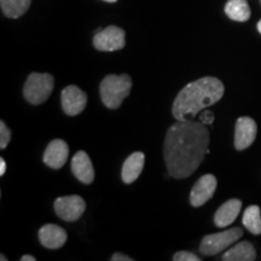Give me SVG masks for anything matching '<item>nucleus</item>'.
<instances>
[{
  "mask_svg": "<svg viewBox=\"0 0 261 261\" xmlns=\"http://www.w3.org/2000/svg\"><path fill=\"white\" fill-rule=\"evenodd\" d=\"M242 236L243 230L241 227H232L223 231V232L207 234L202 238L200 252L207 256L217 255V254L232 246L233 243H236Z\"/></svg>",
  "mask_w": 261,
  "mask_h": 261,
  "instance_id": "5",
  "label": "nucleus"
},
{
  "mask_svg": "<svg viewBox=\"0 0 261 261\" xmlns=\"http://www.w3.org/2000/svg\"><path fill=\"white\" fill-rule=\"evenodd\" d=\"M257 135V126L252 117L243 116L236 121L234 128V148L242 151L253 144Z\"/></svg>",
  "mask_w": 261,
  "mask_h": 261,
  "instance_id": "9",
  "label": "nucleus"
},
{
  "mask_svg": "<svg viewBox=\"0 0 261 261\" xmlns=\"http://www.w3.org/2000/svg\"><path fill=\"white\" fill-rule=\"evenodd\" d=\"M104 2H107V3H115V2H117V0H104Z\"/></svg>",
  "mask_w": 261,
  "mask_h": 261,
  "instance_id": "28",
  "label": "nucleus"
},
{
  "mask_svg": "<svg viewBox=\"0 0 261 261\" xmlns=\"http://www.w3.org/2000/svg\"><path fill=\"white\" fill-rule=\"evenodd\" d=\"M144 162H145V156L143 152L136 151L132 155H129L126 159V161L123 162L122 171H121V178L123 182L126 184H132L133 181H136L140 173L143 172L144 168Z\"/></svg>",
  "mask_w": 261,
  "mask_h": 261,
  "instance_id": "15",
  "label": "nucleus"
},
{
  "mask_svg": "<svg viewBox=\"0 0 261 261\" xmlns=\"http://www.w3.org/2000/svg\"><path fill=\"white\" fill-rule=\"evenodd\" d=\"M200 122L203 123V125H212L214 122V114L211 110H202L200 113Z\"/></svg>",
  "mask_w": 261,
  "mask_h": 261,
  "instance_id": "22",
  "label": "nucleus"
},
{
  "mask_svg": "<svg viewBox=\"0 0 261 261\" xmlns=\"http://www.w3.org/2000/svg\"><path fill=\"white\" fill-rule=\"evenodd\" d=\"M67 237L64 228L55 224L44 225L39 230L40 243L47 249H60L67 242Z\"/></svg>",
  "mask_w": 261,
  "mask_h": 261,
  "instance_id": "13",
  "label": "nucleus"
},
{
  "mask_svg": "<svg viewBox=\"0 0 261 261\" xmlns=\"http://www.w3.org/2000/svg\"><path fill=\"white\" fill-rule=\"evenodd\" d=\"M224 84L213 76H205L192 81L175 97L172 106V114L175 120H194L202 110L213 106L223 98Z\"/></svg>",
  "mask_w": 261,
  "mask_h": 261,
  "instance_id": "2",
  "label": "nucleus"
},
{
  "mask_svg": "<svg viewBox=\"0 0 261 261\" xmlns=\"http://www.w3.org/2000/svg\"><path fill=\"white\" fill-rule=\"evenodd\" d=\"M243 225L244 227L253 234L261 233V213L259 205H249L243 214Z\"/></svg>",
  "mask_w": 261,
  "mask_h": 261,
  "instance_id": "19",
  "label": "nucleus"
},
{
  "mask_svg": "<svg viewBox=\"0 0 261 261\" xmlns=\"http://www.w3.org/2000/svg\"><path fill=\"white\" fill-rule=\"evenodd\" d=\"M5 172H6V162L4 159L0 158V175L3 177V175L5 174Z\"/></svg>",
  "mask_w": 261,
  "mask_h": 261,
  "instance_id": "24",
  "label": "nucleus"
},
{
  "mask_svg": "<svg viewBox=\"0 0 261 261\" xmlns=\"http://www.w3.org/2000/svg\"><path fill=\"white\" fill-rule=\"evenodd\" d=\"M173 260L174 261H201L200 257L196 255V254L185 252V250L175 253L174 256H173Z\"/></svg>",
  "mask_w": 261,
  "mask_h": 261,
  "instance_id": "21",
  "label": "nucleus"
},
{
  "mask_svg": "<svg viewBox=\"0 0 261 261\" xmlns=\"http://www.w3.org/2000/svg\"><path fill=\"white\" fill-rule=\"evenodd\" d=\"M35 256H32V255H23L21 257V261H35Z\"/></svg>",
  "mask_w": 261,
  "mask_h": 261,
  "instance_id": "25",
  "label": "nucleus"
},
{
  "mask_svg": "<svg viewBox=\"0 0 261 261\" xmlns=\"http://www.w3.org/2000/svg\"><path fill=\"white\" fill-rule=\"evenodd\" d=\"M11 140V130L5 125L4 121L0 122V149L4 150Z\"/></svg>",
  "mask_w": 261,
  "mask_h": 261,
  "instance_id": "20",
  "label": "nucleus"
},
{
  "mask_svg": "<svg viewBox=\"0 0 261 261\" xmlns=\"http://www.w3.org/2000/svg\"><path fill=\"white\" fill-rule=\"evenodd\" d=\"M218 181L213 174H204L195 182L190 194L192 207H201L213 197Z\"/></svg>",
  "mask_w": 261,
  "mask_h": 261,
  "instance_id": "10",
  "label": "nucleus"
},
{
  "mask_svg": "<svg viewBox=\"0 0 261 261\" xmlns=\"http://www.w3.org/2000/svg\"><path fill=\"white\" fill-rule=\"evenodd\" d=\"M242 208V202L237 198H232L221 204L214 215V224L218 227H227L236 220Z\"/></svg>",
  "mask_w": 261,
  "mask_h": 261,
  "instance_id": "14",
  "label": "nucleus"
},
{
  "mask_svg": "<svg viewBox=\"0 0 261 261\" xmlns=\"http://www.w3.org/2000/svg\"><path fill=\"white\" fill-rule=\"evenodd\" d=\"M69 158V146L62 139L51 140L45 150L42 161L47 167L52 169H60L63 167Z\"/></svg>",
  "mask_w": 261,
  "mask_h": 261,
  "instance_id": "11",
  "label": "nucleus"
},
{
  "mask_svg": "<svg viewBox=\"0 0 261 261\" xmlns=\"http://www.w3.org/2000/svg\"><path fill=\"white\" fill-rule=\"evenodd\" d=\"M0 256H2V257H0V259H2V261H6V260H8V257H6L5 255H4V254H2V255H0Z\"/></svg>",
  "mask_w": 261,
  "mask_h": 261,
  "instance_id": "27",
  "label": "nucleus"
},
{
  "mask_svg": "<svg viewBox=\"0 0 261 261\" xmlns=\"http://www.w3.org/2000/svg\"><path fill=\"white\" fill-rule=\"evenodd\" d=\"M62 109L69 116H76L84 112L87 104V94L74 85H69L61 93Z\"/></svg>",
  "mask_w": 261,
  "mask_h": 261,
  "instance_id": "8",
  "label": "nucleus"
},
{
  "mask_svg": "<svg viewBox=\"0 0 261 261\" xmlns=\"http://www.w3.org/2000/svg\"><path fill=\"white\" fill-rule=\"evenodd\" d=\"M125 31L116 25H109L96 33L93 38V46L98 51L113 52L125 47Z\"/></svg>",
  "mask_w": 261,
  "mask_h": 261,
  "instance_id": "6",
  "label": "nucleus"
},
{
  "mask_svg": "<svg viewBox=\"0 0 261 261\" xmlns=\"http://www.w3.org/2000/svg\"><path fill=\"white\" fill-rule=\"evenodd\" d=\"M54 86L55 79L51 74L32 73L24 84L23 96L33 106H39L46 102L54 91Z\"/></svg>",
  "mask_w": 261,
  "mask_h": 261,
  "instance_id": "4",
  "label": "nucleus"
},
{
  "mask_svg": "<svg viewBox=\"0 0 261 261\" xmlns=\"http://www.w3.org/2000/svg\"><path fill=\"white\" fill-rule=\"evenodd\" d=\"M55 212L64 221H76L86 210L84 198L77 195L58 197L54 204Z\"/></svg>",
  "mask_w": 261,
  "mask_h": 261,
  "instance_id": "7",
  "label": "nucleus"
},
{
  "mask_svg": "<svg viewBox=\"0 0 261 261\" xmlns=\"http://www.w3.org/2000/svg\"><path fill=\"white\" fill-rule=\"evenodd\" d=\"M210 130L202 122L192 120L174 122L166 133L163 156L168 174L185 179L200 167L210 152Z\"/></svg>",
  "mask_w": 261,
  "mask_h": 261,
  "instance_id": "1",
  "label": "nucleus"
},
{
  "mask_svg": "<svg viewBox=\"0 0 261 261\" xmlns=\"http://www.w3.org/2000/svg\"><path fill=\"white\" fill-rule=\"evenodd\" d=\"M255 259V248L248 241L237 243L221 256V260L224 261H254Z\"/></svg>",
  "mask_w": 261,
  "mask_h": 261,
  "instance_id": "16",
  "label": "nucleus"
},
{
  "mask_svg": "<svg viewBox=\"0 0 261 261\" xmlns=\"http://www.w3.org/2000/svg\"><path fill=\"white\" fill-rule=\"evenodd\" d=\"M112 261H133L132 257L125 255V254L122 253H115L114 255L112 256Z\"/></svg>",
  "mask_w": 261,
  "mask_h": 261,
  "instance_id": "23",
  "label": "nucleus"
},
{
  "mask_svg": "<svg viewBox=\"0 0 261 261\" xmlns=\"http://www.w3.org/2000/svg\"><path fill=\"white\" fill-rule=\"evenodd\" d=\"M257 31H259L260 34H261V19L259 22H257Z\"/></svg>",
  "mask_w": 261,
  "mask_h": 261,
  "instance_id": "26",
  "label": "nucleus"
},
{
  "mask_svg": "<svg viewBox=\"0 0 261 261\" xmlns=\"http://www.w3.org/2000/svg\"><path fill=\"white\" fill-rule=\"evenodd\" d=\"M71 172L76 177L77 180H80L84 184L89 185L94 180V169L93 165L91 162L90 156L80 150L74 155L71 160Z\"/></svg>",
  "mask_w": 261,
  "mask_h": 261,
  "instance_id": "12",
  "label": "nucleus"
},
{
  "mask_svg": "<svg viewBox=\"0 0 261 261\" xmlns=\"http://www.w3.org/2000/svg\"><path fill=\"white\" fill-rule=\"evenodd\" d=\"M32 0H0L2 11L6 17L18 18L28 11Z\"/></svg>",
  "mask_w": 261,
  "mask_h": 261,
  "instance_id": "18",
  "label": "nucleus"
},
{
  "mask_svg": "<svg viewBox=\"0 0 261 261\" xmlns=\"http://www.w3.org/2000/svg\"><path fill=\"white\" fill-rule=\"evenodd\" d=\"M225 14L237 22H246L250 18V8L247 0H228L225 5Z\"/></svg>",
  "mask_w": 261,
  "mask_h": 261,
  "instance_id": "17",
  "label": "nucleus"
},
{
  "mask_svg": "<svg viewBox=\"0 0 261 261\" xmlns=\"http://www.w3.org/2000/svg\"><path fill=\"white\" fill-rule=\"evenodd\" d=\"M132 90V79L129 75H107L99 86V93L104 106L109 109L121 107L123 99L129 96Z\"/></svg>",
  "mask_w": 261,
  "mask_h": 261,
  "instance_id": "3",
  "label": "nucleus"
}]
</instances>
